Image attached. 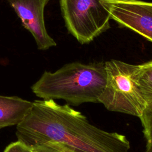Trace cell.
Instances as JSON below:
<instances>
[{
	"label": "cell",
	"mask_w": 152,
	"mask_h": 152,
	"mask_svg": "<svg viewBox=\"0 0 152 152\" xmlns=\"http://www.w3.org/2000/svg\"><path fill=\"white\" fill-rule=\"evenodd\" d=\"M50 0H9L24 28L33 36L37 49L48 50L56 45L45 27L44 10Z\"/></svg>",
	"instance_id": "cell-6"
},
{
	"label": "cell",
	"mask_w": 152,
	"mask_h": 152,
	"mask_svg": "<svg viewBox=\"0 0 152 152\" xmlns=\"http://www.w3.org/2000/svg\"><path fill=\"white\" fill-rule=\"evenodd\" d=\"M106 81L98 103L112 112L140 118L148 104L137 81L138 65L118 60L104 62Z\"/></svg>",
	"instance_id": "cell-3"
},
{
	"label": "cell",
	"mask_w": 152,
	"mask_h": 152,
	"mask_svg": "<svg viewBox=\"0 0 152 152\" xmlns=\"http://www.w3.org/2000/svg\"><path fill=\"white\" fill-rule=\"evenodd\" d=\"M144 152H152V143H147Z\"/></svg>",
	"instance_id": "cell-12"
},
{
	"label": "cell",
	"mask_w": 152,
	"mask_h": 152,
	"mask_svg": "<svg viewBox=\"0 0 152 152\" xmlns=\"http://www.w3.org/2000/svg\"><path fill=\"white\" fill-rule=\"evenodd\" d=\"M103 0H59L68 31L81 44H87L110 28L111 19Z\"/></svg>",
	"instance_id": "cell-4"
},
{
	"label": "cell",
	"mask_w": 152,
	"mask_h": 152,
	"mask_svg": "<svg viewBox=\"0 0 152 152\" xmlns=\"http://www.w3.org/2000/svg\"><path fill=\"white\" fill-rule=\"evenodd\" d=\"M4 152H32L31 148L24 143L17 141L9 144Z\"/></svg>",
	"instance_id": "cell-11"
},
{
	"label": "cell",
	"mask_w": 152,
	"mask_h": 152,
	"mask_svg": "<svg viewBox=\"0 0 152 152\" xmlns=\"http://www.w3.org/2000/svg\"><path fill=\"white\" fill-rule=\"evenodd\" d=\"M136 78L148 106H152V61L138 65Z\"/></svg>",
	"instance_id": "cell-8"
},
{
	"label": "cell",
	"mask_w": 152,
	"mask_h": 152,
	"mask_svg": "<svg viewBox=\"0 0 152 152\" xmlns=\"http://www.w3.org/2000/svg\"><path fill=\"white\" fill-rule=\"evenodd\" d=\"M18 141L30 148L48 142L63 144L71 152H128L127 138L92 124L80 112L54 100H37L17 125Z\"/></svg>",
	"instance_id": "cell-1"
},
{
	"label": "cell",
	"mask_w": 152,
	"mask_h": 152,
	"mask_svg": "<svg viewBox=\"0 0 152 152\" xmlns=\"http://www.w3.org/2000/svg\"><path fill=\"white\" fill-rule=\"evenodd\" d=\"M106 72L103 62L67 64L54 72L45 71L31 87L44 100L62 99L68 105L98 103L104 88Z\"/></svg>",
	"instance_id": "cell-2"
},
{
	"label": "cell",
	"mask_w": 152,
	"mask_h": 152,
	"mask_svg": "<svg viewBox=\"0 0 152 152\" xmlns=\"http://www.w3.org/2000/svg\"><path fill=\"white\" fill-rule=\"evenodd\" d=\"M147 143H152V106H148L140 118Z\"/></svg>",
	"instance_id": "cell-9"
},
{
	"label": "cell",
	"mask_w": 152,
	"mask_h": 152,
	"mask_svg": "<svg viewBox=\"0 0 152 152\" xmlns=\"http://www.w3.org/2000/svg\"><path fill=\"white\" fill-rule=\"evenodd\" d=\"M32 152H71L62 144L48 142L30 148Z\"/></svg>",
	"instance_id": "cell-10"
},
{
	"label": "cell",
	"mask_w": 152,
	"mask_h": 152,
	"mask_svg": "<svg viewBox=\"0 0 152 152\" xmlns=\"http://www.w3.org/2000/svg\"><path fill=\"white\" fill-rule=\"evenodd\" d=\"M32 105L33 102L17 96L0 95V129L21 122Z\"/></svg>",
	"instance_id": "cell-7"
},
{
	"label": "cell",
	"mask_w": 152,
	"mask_h": 152,
	"mask_svg": "<svg viewBox=\"0 0 152 152\" xmlns=\"http://www.w3.org/2000/svg\"><path fill=\"white\" fill-rule=\"evenodd\" d=\"M111 19L152 42V2L138 0H103Z\"/></svg>",
	"instance_id": "cell-5"
}]
</instances>
